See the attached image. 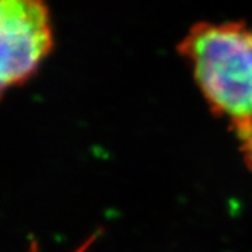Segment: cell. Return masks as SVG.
<instances>
[{
	"mask_svg": "<svg viewBox=\"0 0 252 252\" xmlns=\"http://www.w3.org/2000/svg\"><path fill=\"white\" fill-rule=\"evenodd\" d=\"M210 109L235 125L252 118V28L198 23L178 44Z\"/></svg>",
	"mask_w": 252,
	"mask_h": 252,
	"instance_id": "6da1fadb",
	"label": "cell"
},
{
	"mask_svg": "<svg viewBox=\"0 0 252 252\" xmlns=\"http://www.w3.org/2000/svg\"><path fill=\"white\" fill-rule=\"evenodd\" d=\"M1 90L21 86L54 46L45 0H0Z\"/></svg>",
	"mask_w": 252,
	"mask_h": 252,
	"instance_id": "7a4b0ae2",
	"label": "cell"
},
{
	"mask_svg": "<svg viewBox=\"0 0 252 252\" xmlns=\"http://www.w3.org/2000/svg\"><path fill=\"white\" fill-rule=\"evenodd\" d=\"M233 126H234L237 139L241 146V152H243L245 162L252 170V118Z\"/></svg>",
	"mask_w": 252,
	"mask_h": 252,
	"instance_id": "3957f363",
	"label": "cell"
}]
</instances>
